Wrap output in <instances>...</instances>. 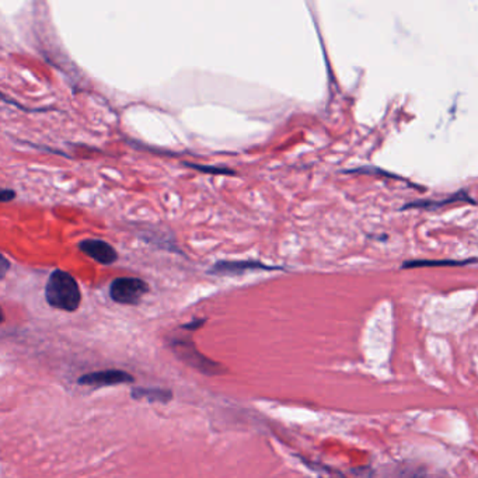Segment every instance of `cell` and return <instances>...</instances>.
I'll use <instances>...</instances> for the list:
<instances>
[{"mask_svg":"<svg viewBox=\"0 0 478 478\" xmlns=\"http://www.w3.org/2000/svg\"><path fill=\"white\" fill-rule=\"evenodd\" d=\"M48 305L64 312H76L82 303V292L77 280L64 269H55L45 286Z\"/></svg>","mask_w":478,"mask_h":478,"instance_id":"cell-1","label":"cell"},{"mask_svg":"<svg viewBox=\"0 0 478 478\" xmlns=\"http://www.w3.org/2000/svg\"><path fill=\"white\" fill-rule=\"evenodd\" d=\"M148 292L149 285L140 278H117L110 285V296L120 305H137Z\"/></svg>","mask_w":478,"mask_h":478,"instance_id":"cell-2","label":"cell"},{"mask_svg":"<svg viewBox=\"0 0 478 478\" xmlns=\"http://www.w3.org/2000/svg\"><path fill=\"white\" fill-rule=\"evenodd\" d=\"M173 350L178 355V358H181V361H184L189 366L198 369L200 372H204L207 374H215L222 372L218 363L209 361L208 358H205L195 350L193 341L189 343V341L177 340L173 343Z\"/></svg>","mask_w":478,"mask_h":478,"instance_id":"cell-3","label":"cell"},{"mask_svg":"<svg viewBox=\"0 0 478 478\" xmlns=\"http://www.w3.org/2000/svg\"><path fill=\"white\" fill-rule=\"evenodd\" d=\"M133 376L125 370L120 369H107L100 372L86 373L79 379V385L90 388H103V386H115L122 383H132Z\"/></svg>","mask_w":478,"mask_h":478,"instance_id":"cell-4","label":"cell"},{"mask_svg":"<svg viewBox=\"0 0 478 478\" xmlns=\"http://www.w3.org/2000/svg\"><path fill=\"white\" fill-rule=\"evenodd\" d=\"M77 247L82 253L103 265H110L118 260L117 250L110 243L100 240V238H86V240L77 245Z\"/></svg>","mask_w":478,"mask_h":478,"instance_id":"cell-5","label":"cell"},{"mask_svg":"<svg viewBox=\"0 0 478 478\" xmlns=\"http://www.w3.org/2000/svg\"><path fill=\"white\" fill-rule=\"evenodd\" d=\"M250 269H264V271H271V268L260 264V262H253V261H237V262H218L213 268V274H220V275H234V274H242Z\"/></svg>","mask_w":478,"mask_h":478,"instance_id":"cell-6","label":"cell"},{"mask_svg":"<svg viewBox=\"0 0 478 478\" xmlns=\"http://www.w3.org/2000/svg\"><path fill=\"white\" fill-rule=\"evenodd\" d=\"M171 392L164 389H143L137 388L132 390V397L136 400H149V401H160L167 403L171 400Z\"/></svg>","mask_w":478,"mask_h":478,"instance_id":"cell-7","label":"cell"},{"mask_svg":"<svg viewBox=\"0 0 478 478\" xmlns=\"http://www.w3.org/2000/svg\"><path fill=\"white\" fill-rule=\"evenodd\" d=\"M456 201H468L471 204H474V201L471 198H468L467 194H464L463 191H460V193L455 197H450L448 200H442V201H418V202H412V204H408L405 205L404 208H439V207H443L446 204H450V202H456Z\"/></svg>","mask_w":478,"mask_h":478,"instance_id":"cell-8","label":"cell"},{"mask_svg":"<svg viewBox=\"0 0 478 478\" xmlns=\"http://www.w3.org/2000/svg\"><path fill=\"white\" fill-rule=\"evenodd\" d=\"M475 260H466V261H453V260H443V261H431V260H417V261H408L404 264V268H415V267H449V265H466L470 262H474Z\"/></svg>","mask_w":478,"mask_h":478,"instance_id":"cell-9","label":"cell"},{"mask_svg":"<svg viewBox=\"0 0 478 478\" xmlns=\"http://www.w3.org/2000/svg\"><path fill=\"white\" fill-rule=\"evenodd\" d=\"M185 166H188V167H191V169L200 170V171H204V173H211V174H230V175H233V174H234V171L227 170V169H220V170H218L216 167L200 166V164H191V163H185Z\"/></svg>","mask_w":478,"mask_h":478,"instance_id":"cell-10","label":"cell"},{"mask_svg":"<svg viewBox=\"0 0 478 478\" xmlns=\"http://www.w3.org/2000/svg\"><path fill=\"white\" fill-rule=\"evenodd\" d=\"M15 198H16V193L13 189H3L2 195H0V200H2V202H10Z\"/></svg>","mask_w":478,"mask_h":478,"instance_id":"cell-11","label":"cell"},{"mask_svg":"<svg viewBox=\"0 0 478 478\" xmlns=\"http://www.w3.org/2000/svg\"><path fill=\"white\" fill-rule=\"evenodd\" d=\"M204 323H205V320H197V321H194V323H189V324L182 325V328H185V329H195V328L201 327Z\"/></svg>","mask_w":478,"mask_h":478,"instance_id":"cell-12","label":"cell"},{"mask_svg":"<svg viewBox=\"0 0 478 478\" xmlns=\"http://www.w3.org/2000/svg\"><path fill=\"white\" fill-rule=\"evenodd\" d=\"M8 267H9V262H8V258L6 257H3V275L6 274V271H8Z\"/></svg>","mask_w":478,"mask_h":478,"instance_id":"cell-13","label":"cell"}]
</instances>
